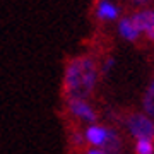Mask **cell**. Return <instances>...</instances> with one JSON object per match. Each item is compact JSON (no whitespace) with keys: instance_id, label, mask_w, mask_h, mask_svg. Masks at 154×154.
I'll use <instances>...</instances> for the list:
<instances>
[{"instance_id":"cell-11","label":"cell","mask_w":154,"mask_h":154,"mask_svg":"<svg viewBox=\"0 0 154 154\" xmlns=\"http://www.w3.org/2000/svg\"><path fill=\"white\" fill-rule=\"evenodd\" d=\"M113 63H115V62H113V58H108V60L105 62V65H103V72H108L111 67H113Z\"/></svg>"},{"instance_id":"cell-12","label":"cell","mask_w":154,"mask_h":154,"mask_svg":"<svg viewBox=\"0 0 154 154\" xmlns=\"http://www.w3.org/2000/svg\"><path fill=\"white\" fill-rule=\"evenodd\" d=\"M86 154H105V152H103L101 149H89V151H88Z\"/></svg>"},{"instance_id":"cell-6","label":"cell","mask_w":154,"mask_h":154,"mask_svg":"<svg viewBox=\"0 0 154 154\" xmlns=\"http://www.w3.org/2000/svg\"><path fill=\"white\" fill-rule=\"evenodd\" d=\"M101 147H103L101 151L105 154H116L122 147V140L118 137V134L115 130H106V139Z\"/></svg>"},{"instance_id":"cell-1","label":"cell","mask_w":154,"mask_h":154,"mask_svg":"<svg viewBox=\"0 0 154 154\" xmlns=\"http://www.w3.org/2000/svg\"><path fill=\"white\" fill-rule=\"evenodd\" d=\"M98 81V67L89 57H77L65 67L63 91L69 99H86Z\"/></svg>"},{"instance_id":"cell-4","label":"cell","mask_w":154,"mask_h":154,"mask_svg":"<svg viewBox=\"0 0 154 154\" xmlns=\"http://www.w3.org/2000/svg\"><path fill=\"white\" fill-rule=\"evenodd\" d=\"M69 111L75 118H81L84 122L96 120V111L88 105L86 99H69Z\"/></svg>"},{"instance_id":"cell-7","label":"cell","mask_w":154,"mask_h":154,"mask_svg":"<svg viewBox=\"0 0 154 154\" xmlns=\"http://www.w3.org/2000/svg\"><path fill=\"white\" fill-rule=\"evenodd\" d=\"M96 16L103 21H111V19H116L118 9L108 0H101L98 4V9H96Z\"/></svg>"},{"instance_id":"cell-5","label":"cell","mask_w":154,"mask_h":154,"mask_svg":"<svg viewBox=\"0 0 154 154\" xmlns=\"http://www.w3.org/2000/svg\"><path fill=\"white\" fill-rule=\"evenodd\" d=\"M106 130L108 128H105L101 125H91V127H88V130L84 134V139L91 146H103V142L106 139Z\"/></svg>"},{"instance_id":"cell-3","label":"cell","mask_w":154,"mask_h":154,"mask_svg":"<svg viewBox=\"0 0 154 154\" xmlns=\"http://www.w3.org/2000/svg\"><path fill=\"white\" fill-rule=\"evenodd\" d=\"M139 33H144L147 39L154 41V11H142L134 14L130 19Z\"/></svg>"},{"instance_id":"cell-9","label":"cell","mask_w":154,"mask_h":154,"mask_svg":"<svg viewBox=\"0 0 154 154\" xmlns=\"http://www.w3.org/2000/svg\"><path fill=\"white\" fill-rule=\"evenodd\" d=\"M144 110L149 116H154V81L151 82L144 96Z\"/></svg>"},{"instance_id":"cell-8","label":"cell","mask_w":154,"mask_h":154,"mask_svg":"<svg viewBox=\"0 0 154 154\" xmlns=\"http://www.w3.org/2000/svg\"><path fill=\"white\" fill-rule=\"evenodd\" d=\"M118 31H120V34L125 39H128V41H135V39L139 38V34H140L137 29H135V26L132 24L130 19H122L120 26H118Z\"/></svg>"},{"instance_id":"cell-13","label":"cell","mask_w":154,"mask_h":154,"mask_svg":"<svg viewBox=\"0 0 154 154\" xmlns=\"http://www.w3.org/2000/svg\"><path fill=\"white\" fill-rule=\"evenodd\" d=\"M135 4H139V5H144V4H147L149 0H134Z\"/></svg>"},{"instance_id":"cell-2","label":"cell","mask_w":154,"mask_h":154,"mask_svg":"<svg viewBox=\"0 0 154 154\" xmlns=\"http://www.w3.org/2000/svg\"><path fill=\"white\" fill-rule=\"evenodd\" d=\"M127 128L134 137L140 140H154V122L142 113H132L127 118Z\"/></svg>"},{"instance_id":"cell-10","label":"cell","mask_w":154,"mask_h":154,"mask_svg":"<svg viewBox=\"0 0 154 154\" xmlns=\"http://www.w3.org/2000/svg\"><path fill=\"white\" fill-rule=\"evenodd\" d=\"M135 154H154V144H152V140H146V139L137 140Z\"/></svg>"}]
</instances>
